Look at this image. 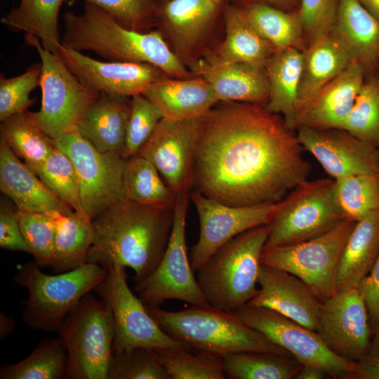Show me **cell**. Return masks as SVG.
<instances>
[{"label": "cell", "mask_w": 379, "mask_h": 379, "mask_svg": "<svg viewBox=\"0 0 379 379\" xmlns=\"http://www.w3.org/2000/svg\"><path fill=\"white\" fill-rule=\"evenodd\" d=\"M145 307L163 331L190 347L222 357L249 351L292 357L286 350L244 324L234 312L210 305H192L180 311L164 310L159 306Z\"/></svg>", "instance_id": "obj_4"}, {"label": "cell", "mask_w": 379, "mask_h": 379, "mask_svg": "<svg viewBox=\"0 0 379 379\" xmlns=\"http://www.w3.org/2000/svg\"><path fill=\"white\" fill-rule=\"evenodd\" d=\"M156 1V24L172 35L182 52L196 45L222 7L211 0Z\"/></svg>", "instance_id": "obj_28"}, {"label": "cell", "mask_w": 379, "mask_h": 379, "mask_svg": "<svg viewBox=\"0 0 379 379\" xmlns=\"http://www.w3.org/2000/svg\"><path fill=\"white\" fill-rule=\"evenodd\" d=\"M359 2L379 20V0H358Z\"/></svg>", "instance_id": "obj_56"}, {"label": "cell", "mask_w": 379, "mask_h": 379, "mask_svg": "<svg viewBox=\"0 0 379 379\" xmlns=\"http://www.w3.org/2000/svg\"><path fill=\"white\" fill-rule=\"evenodd\" d=\"M241 6L251 4H264L285 11H294L299 7L300 0H239Z\"/></svg>", "instance_id": "obj_52"}, {"label": "cell", "mask_w": 379, "mask_h": 379, "mask_svg": "<svg viewBox=\"0 0 379 379\" xmlns=\"http://www.w3.org/2000/svg\"><path fill=\"white\" fill-rule=\"evenodd\" d=\"M57 333L67 352L66 378L109 379L114 321L105 301L91 292L87 293Z\"/></svg>", "instance_id": "obj_7"}, {"label": "cell", "mask_w": 379, "mask_h": 379, "mask_svg": "<svg viewBox=\"0 0 379 379\" xmlns=\"http://www.w3.org/2000/svg\"><path fill=\"white\" fill-rule=\"evenodd\" d=\"M161 112L164 118L187 119L201 117L220 101L203 78L175 79L164 77L144 92Z\"/></svg>", "instance_id": "obj_25"}, {"label": "cell", "mask_w": 379, "mask_h": 379, "mask_svg": "<svg viewBox=\"0 0 379 379\" xmlns=\"http://www.w3.org/2000/svg\"><path fill=\"white\" fill-rule=\"evenodd\" d=\"M100 93L89 106L78 131L95 149L122 156L131 100Z\"/></svg>", "instance_id": "obj_26"}, {"label": "cell", "mask_w": 379, "mask_h": 379, "mask_svg": "<svg viewBox=\"0 0 379 379\" xmlns=\"http://www.w3.org/2000/svg\"><path fill=\"white\" fill-rule=\"evenodd\" d=\"M0 132L1 138L29 168L42 164L55 148L53 140L34 123L28 111L1 121Z\"/></svg>", "instance_id": "obj_38"}, {"label": "cell", "mask_w": 379, "mask_h": 379, "mask_svg": "<svg viewBox=\"0 0 379 379\" xmlns=\"http://www.w3.org/2000/svg\"><path fill=\"white\" fill-rule=\"evenodd\" d=\"M195 75L205 79L220 102L265 105L269 86L265 70L240 62H225L213 55L192 65Z\"/></svg>", "instance_id": "obj_23"}, {"label": "cell", "mask_w": 379, "mask_h": 379, "mask_svg": "<svg viewBox=\"0 0 379 379\" xmlns=\"http://www.w3.org/2000/svg\"><path fill=\"white\" fill-rule=\"evenodd\" d=\"M269 224L248 230L220 247L197 272V280L208 305L234 312L258 291L260 255Z\"/></svg>", "instance_id": "obj_5"}, {"label": "cell", "mask_w": 379, "mask_h": 379, "mask_svg": "<svg viewBox=\"0 0 379 379\" xmlns=\"http://www.w3.org/2000/svg\"><path fill=\"white\" fill-rule=\"evenodd\" d=\"M0 190L20 211L70 213L73 211L58 198L36 173L0 138Z\"/></svg>", "instance_id": "obj_22"}, {"label": "cell", "mask_w": 379, "mask_h": 379, "mask_svg": "<svg viewBox=\"0 0 379 379\" xmlns=\"http://www.w3.org/2000/svg\"><path fill=\"white\" fill-rule=\"evenodd\" d=\"M57 53L83 84L98 93L131 98L143 94L151 84L167 76L150 64L103 62L62 44Z\"/></svg>", "instance_id": "obj_19"}, {"label": "cell", "mask_w": 379, "mask_h": 379, "mask_svg": "<svg viewBox=\"0 0 379 379\" xmlns=\"http://www.w3.org/2000/svg\"><path fill=\"white\" fill-rule=\"evenodd\" d=\"M63 24L61 44L66 47L92 51L109 61L150 64L171 78L193 77L159 31L131 29L90 3H85L81 14L65 13Z\"/></svg>", "instance_id": "obj_3"}, {"label": "cell", "mask_w": 379, "mask_h": 379, "mask_svg": "<svg viewBox=\"0 0 379 379\" xmlns=\"http://www.w3.org/2000/svg\"><path fill=\"white\" fill-rule=\"evenodd\" d=\"M365 359L379 360V320L373 329L369 351Z\"/></svg>", "instance_id": "obj_55"}, {"label": "cell", "mask_w": 379, "mask_h": 379, "mask_svg": "<svg viewBox=\"0 0 379 379\" xmlns=\"http://www.w3.org/2000/svg\"><path fill=\"white\" fill-rule=\"evenodd\" d=\"M357 289L366 304L373 331L379 320V255L371 272L360 282Z\"/></svg>", "instance_id": "obj_50"}, {"label": "cell", "mask_w": 379, "mask_h": 379, "mask_svg": "<svg viewBox=\"0 0 379 379\" xmlns=\"http://www.w3.org/2000/svg\"><path fill=\"white\" fill-rule=\"evenodd\" d=\"M17 211V208L15 210L8 203L1 200L0 206V247L3 249L29 253L28 248L20 228Z\"/></svg>", "instance_id": "obj_49"}, {"label": "cell", "mask_w": 379, "mask_h": 379, "mask_svg": "<svg viewBox=\"0 0 379 379\" xmlns=\"http://www.w3.org/2000/svg\"><path fill=\"white\" fill-rule=\"evenodd\" d=\"M193 202L199 222V235L192 246L190 260L197 272L223 244L252 228L267 225L281 206L282 200L252 206H230L192 190Z\"/></svg>", "instance_id": "obj_15"}, {"label": "cell", "mask_w": 379, "mask_h": 379, "mask_svg": "<svg viewBox=\"0 0 379 379\" xmlns=\"http://www.w3.org/2000/svg\"><path fill=\"white\" fill-rule=\"evenodd\" d=\"M241 6L251 25L275 50L295 48L303 51L305 48L299 8L285 11L264 4Z\"/></svg>", "instance_id": "obj_33"}, {"label": "cell", "mask_w": 379, "mask_h": 379, "mask_svg": "<svg viewBox=\"0 0 379 379\" xmlns=\"http://www.w3.org/2000/svg\"><path fill=\"white\" fill-rule=\"evenodd\" d=\"M340 128L378 148L379 75H366L361 90L348 116Z\"/></svg>", "instance_id": "obj_41"}, {"label": "cell", "mask_w": 379, "mask_h": 379, "mask_svg": "<svg viewBox=\"0 0 379 379\" xmlns=\"http://www.w3.org/2000/svg\"><path fill=\"white\" fill-rule=\"evenodd\" d=\"M366 75L363 67L352 60L298 112L295 128H340L353 107Z\"/></svg>", "instance_id": "obj_21"}, {"label": "cell", "mask_w": 379, "mask_h": 379, "mask_svg": "<svg viewBox=\"0 0 379 379\" xmlns=\"http://www.w3.org/2000/svg\"><path fill=\"white\" fill-rule=\"evenodd\" d=\"M355 223L345 218L328 232L312 239L263 248L260 263L297 276L324 301L336 292L340 262Z\"/></svg>", "instance_id": "obj_10"}, {"label": "cell", "mask_w": 379, "mask_h": 379, "mask_svg": "<svg viewBox=\"0 0 379 379\" xmlns=\"http://www.w3.org/2000/svg\"><path fill=\"white\" fill-rule=\"evenodd\" d=\"M163 118L158 107L145 95L131 97L122 157L128 159L137 155Z\"/></svg>", "instance_id": "obj_43"}, {"label": "cell", "mask_w": 379, "mask_h": 379, "mask_svg": "<svg viewBox=\"0 0 379 379\" xmlns=\"http://www.w3.org/2000/svg\"><path fill=\"white\" fill-rule=\"evenodd\" d=\"M171 379L226 378L222 356L200 350L193 354L185 349H154Z\"/></svg>", "instance_id": "obj_40"}, {"label": "cell", "mask_w": 379, "mask_h": 379, "mask_svg": "<svg viewBox=\"0 0 379 379\" xmlns=\"http://www.w3.org/2000/svg\"><path fill=\"white\" fill-rule=\"evenodd\" d=\"M41 65L30 67L22 74L11 78L0 77V121L27 111L34 103L31 92L40 86Z\"/></svg>", "instance_id": "obj_46"}, {"label": "cell", "mask_w": 379, "mask_h": 379, "mask_svg": "<svg viewBox=\"0 0 379 379\" xmlns=\"http://www.w3.org/2000/svg\"><path fill=\"white\" fill-rule=\"evenodd\" d=\"M321 304V299L301 279L261 263L258 291L246 305L270 308L316 331Z\"/></svg>", "instance_id": "obj_20"}, {"label": "cell", "mask_w": 379, "mask_h": 379, "mask_svg": "<svg viewBox=\"0 0 379 379\" xmlns=\"http://www.w3.org/2000/svg\"><path fill=\"white\" fill-rule=\"evenodd\" d=\"M109 379H171L154 349L138 347L112 352Z\"/></svg>", "instance_id": "obj_45"}, {"label": "cell", "mask_w": 379, "mask_h": 379, "mask_svg": "<svg viewBox=\"0 0 379 379\" xmlns=\"http://www.w3.org/2000/svg\"><path fill=\"white\" fill-rule=\"evenodd\" d=\"M65 0H20L1 19L9 28L25 33V36L38 38L41 45L57 53L61 44L58 30V16Z\"/></svg>", "instance_id": "obj_34"}, {"label": "cell", "mask_w": 379, "mask_h": 379, "mask_svg": "<svg viewBox=\"0 0 379 379\" xmlns=\"http://www.w3.org/2000/svg\"><path fill=\"white\" fill-rule=\"evenodd\" d=\"M174 208H158L126 199L92 220L93 240L88 262L131 268L138 284L157 267L166 248Z\"/></svg>", "instance_id": "obj_2"}, {"label": "cell", "mask_w": 379, "mask_h": 379, "mask_svg": "<svg viewBox=\"0 0 379 379\" xmlns=\"http://www.w3.org/2000/svg\"><path fill=\"white\" fill-rule=\"evenodd\" d=\"M15 319L5 313L0 314V340L8 338L15 330Z\"/></svg>", "instance_id": "obj_54"}, {"label": "cell", "mask_w": 379, "mask_h": 379, "mask_svg": "<svg viewBox=\"0 0 379 379\" xmlns=\"http://www.w3.org/2000/svg\"><path fill=\"white\" fill-rule=\"evenodd\" d=\"M201 117L163 118L138 154L149 160L177 194L193 189V165Z\"/></svg>", "instance_id": "obj_17"}, {"label": "cell", "mask_w": 379, "mask_h": 379, "mask_svg": "<svg viewBox=\"0 0 379 379\" xmlns=\"http://www.w3.org/2000/svg\"><path fill=\"white\" fill-rule=\"evenodd\" d=\"M379 255V210L356 222L340 262L336 292L357 288Z\"/></svg>", "instance_id": "obj_30"}, {"label": "cell", "mask_w": 379, "mask_h": 379, "mask_svg": "<svg viewBox=\"0 0 379 379\" xmlns=\"http://www.w3.org/2000/svg\"><path fill=\"white\" fill-rule=\"evenodd\" d=\"M297 137L303 149L333 180L363 173H379V149L342 128L299 126Z\"/></svg>", "instance_id": "obj_18"}, {"label": "cell", "mask_w": 379, "mask_h": 379, "mask_svg": "<svg viewBox=\"0 0 379 379\" xmlns=\"http://www.w3.org/2000/svg\"><path fill=\"white\" fill-rule=\"evenodd\" d=\"M366 74L376 72L379 64V20L358 0H338L329 32Z\"/></svg>", "instance_id": "obj_24"}, {"label": "cell", "mask_w": 379, "mask_h": 379, "mask_svg": "<svg viewBox=\"0 0 379 379\" xmlns=\"http://www.w3.org/2000/svg\"><path fill=\"white\" fill-rule=\"evenodd\" d=\"M213 3L217 5H222L224 0H211Z\"/></svg>", "instance_id": "obj_57"}, {"label": "cell", "mask_w": 379, "mask_h": 379, "mask_svg": "<svg viewBox=\"0 0 379 379\" xmlns=\"http://www.w3.org/2000/svg\"><path fill=\"white\" fill-rule=\"evenodd\" d=\"M18 219L29 253L40 267H51L53 260L55 226L48 214L18 210Z\"/></svg>", "instance_id": "obj_44"}, {"label": "cell", "mask_w": 379, "mask_h": 379, "mask_svg": "<svg viewBox=\"0 0 379 379\" xmlns=\"http://www.w3.org/2000/svg\"><path fill=\"white\" fill-rule=\"evenodd\" d=\"M352 60L345 48L330 32L321 34L309 43L302 51L297 114Z\"/></svg>", "instance_id": "obj_27"}, {"label": "cell", "mask_w": 379, "mask_h": 379, "mask_svg": "<svg viewBox=\"0 0 379 379\" xmlns=\"http://www.w3.org/2000/svg\"><path fill=\"white\" fill-rule=\"evenodd\" d=\"M25 43L37 51L41 65V105L30 112L34 123L52 140L78 130L89 106L100 93L84 84L68 69L58 53L45 48L35 36Z\"/></svg>", "instance_id": "obj_8"}, {"label": "cell", "mask_w": 379, "mask_h": 379, "mask_svg": "<svg viewBox=\"0 0 379 379\" xmlns=\"http://www.w3.org/2000/svg\"><path fill=\"white\" fill-rule=\"evenodd\" d=\"M77 1L100 7L131 29L148 32L156 24V0H66V3L71 6Z\"/></svg>", "instance_id": "obj_47"}, {"label": "cell", "mask_w": 379, "mask_h": 379, "mask_svg": "<svg viewBox=\"0 0 379 379\" xmlns=\"http://www.w3.org/2000/svg\"><path fill=\"white\" fill-rule=\"evenodd\" d=\"M222 357L226 378L232 379L295 378L302 367L292 357L263 352H240Z\"/></svg>", "instance_id": "obj_37"}, {"label": "cell", "mask_w": 379, "mask_h": 379, "mask_svg": "<svg viewBox=\"0 0 379 379\" xmlns=\"http://www.w3.org/2000/svg\"><path fill=\"white\" fill-rule=\"evenodd\" d=\"M30 168L62 201L75 212L88 216L81 204L74 166L66 154L55 147L42 164Z\"/></svg>", "instance_id": "obj_42"}, {"label": "cell", "mask_w": 379, "mask_h": 379, "mask_svg": "<svg viewBox=\"0 0 379 379\" xmlns=\"http://www.w3.org/2000/svg\"><path fill=\"white\" fill-rule=\"evenodd\" d=\"M55 226L53 260L51 268L55 274L67 272L88 262L93 240L92 220L73 211L68 214L48 213Z\"/></svg>", "instance_id": "obj_32"}, {"label": "cell", "mask_w": 379, "mask_h": 379, "mask_svg": "<svg viewBox=\"0 0 379 379\" xmlns=\"http://www.w3.org/2000/svg\"><path fill=\"white\" fill-rule=\"evenodd\" d=\"M349 378L379 379V360L364 359L362 361H354Z\"/></svg>", "instance_id": "obj_51"}, {"label": "cell", "mask_w": 379, "mask_h": 379, "mask_svg": "<svg viewBox=\"0 0 379 379\" xmlns=\"http://www.w3.org/2000/svg\"><path fill=\"white\" fill-rule=\"evenodd\" d=\"M345 219L335 199L333 179L306 180L283 199L269 224L264 248L295 244L323 235Z\"/></svg>", "instance_id": "obj_9"}, {"label": "cell", "mask_w": 379, "mask_h": 379, "mask_svg": "<svg viewBox=\"0 0 379 379\" xmlns=\"http://www.w3.org/2000/svg\"><path fill=\"white\" fill-rule=\"evenodd\" d=\"M234 312L302 365L320 367L331 378H349L354 361L334 353L315 331L267 307L246 305Z\"/></svg>", "instance_id": "obj_14"}, {"label": "cell", "mask_w": 379, "mask_h": 379, "mask_svg": "<svg viewBox=\"0 0 379 379\" xmlns=\"http://www.w3.org/2000/svg\"><path fill=\"white\" fill-rule=\"evenodd\" d=\"M315 331L331 350L345 359L359 361L367 357L372 328L357 288L337 291L322 301Z\"/></svg>", "instance_id": "obj_16"}, {"label": "cell", "mask_w": 379, "mask_h": 379, "mask_svg": "<svg viewBox=\"0 0 379 379\" xmlns=\"http://www.w3.org/2000/svg\"><path fill=\"white\" fill-rule=\"evenodd\" d=\"M53 142L74 166L81 204L91 220L126 199L124 175L127 159L120 154L98 151L78 130Z\"/></svg>", "instance_id": "obj_13"}, {"label": "cell", "mask_w": 379, "mask_h": 379, "mask_svg": "<svg viewBox=\"0 0 379 379\" xmlns=\"http://www.w3.org/2000/svg\"><path fill=\"white\" fill-rule=\"evenodd\" d=\"M378 149H379V145H378Z\"/></svg>", "instance_id": "obj_59"}, {"label": "cell", "mask_w": 379, "mask_h": 379, "mask_svg": "<svg viewBox=\"0 0 379 379\" xmlns=\"http://www.w3.org/2000/svg\"><path fill=\"white\" fill-rule=\"evenodd\" d=\"M296 131L264 105L219 102L201 117L193 190L236 206L275 203L307 180Z\"/></svg>", "instance_id": "obj_1"}, {"label": "cell", "mask_w": 379, "mask_h": 379, "mask_svg": "<svg viewBox=\"0 0 379 379\" xmlns=\"http://www.w3.org/2000/svg\"><path fill=\"white\" fill-rule=\"evenodd\" d=\"M107 269L105 277L93 291L109 306L113 314L112 352L138 347L188 350L186 343L167 335L149 315L145 305L131 290L125 267L114 265Z\"/></svg>", "instance_id": "obj_11"}, {"label": "cell", "mask_w": 379, "mask_h": 379, "mask_svg": "<svg viewBox=\"0 0 379 379\" xmlns=\"http://www.w3.org/2000/svg\"><path fill=\"white\" fill-rule=\"evenodd\" d=\"M334 191L346 219L357 222L379 210V173L357 174L334 180Z\"/></svg>", "instance_id": "obj_39"}, {"label": "cell", "mask_w": 379, "mask_h": 379, "mask_svg": "<svg viewBox=\"0 0 379 379\" xmlns=\"http://www.w3.org/2000/svg\"><path fill=\"white\" fill-rule=\"evenodd\" d=\"M338 0H300L306 46L318 36L330 32L337 12Z\"/></svg>", "instance_id": "obj_48"}, {"label": "cell", "mask_w": 379, "mask_h": 379, "mask_svg": "<svg viewBox=\"0 0 379 379\" xmlns=\"http://www.w3.org/2000/svg\"><path fill=\"white\" fill-rule=\"evenodd\" d=\"M125 198L141 205L173 208L178 194L164 181L156 167L137 154L126 160L124 175Z\"/></svg>", "instance_id": "obj_35"}, {"label": "cell", "mask_w": 379, "mask_h": 379, "mask_svg": "<svg viewBox=\"0 0 379 379\" xmlns=\"http://www.w3.org/2000/svg\"><path fill=\"white\" fill-rule=\"evenodd\" d=\"M376 72H377V73H378V74L379 75V64H378V68H377Z\"/></svg>", "instance_id": "obj_58"}, {"label": "cell", "mask_w": 379, "mask_h": 379, "mask_svg": "<svg viewBox=\"0 0 379 379\" xmlns=\"http://www.w3.org/2000/svg\"><path fill=\"white\" fill-rule=\"evenodd\" d=\"M161 1H166V0H161Z\"/></svg>", "instance_id": "obj_60"}, {"label": "cell", "mask_w": 379, "mask_h": 379, "mask_svg": "<svg viewBox=\"0 0 379 379\" xmlns=\"http://www.w3.org/2000/svg\"><path fill=\"white\" fill-rule=\"evenodd\" d=\"M190 194H178L164 253L154 270L135 284V291L145 305L160 306L167 300H179L191 305L209 306L194 277L187 251L185 227Z\"/></svg>", "instance_id": "obj_12"}, {"label": "cell", "mask_w": 379, "mask_h": 379, "mask_svg": "<svg viewBox=\"0 0 379 379\" xmlns=\"http://www.w3.org/2000/svg\"><path fill=\"white\" fill-rule=\"evenodd\" d=\"M302 68V51L287 48L276 50L264 69L269 86L265 107L281 116L295 129Z\"/></svg>", "instance_id": "obj_29"}, {"label": "cell", "mask_w": 379, "mask_h": 379, "mask_svg": "<svg viewBox=\"0 0 379 379\" xmlns=\"http://www.w3.org/2000/svg\"><path fill=\"white\" fill-rule=\"evenodd\" d=\"M67 365V352L62 340L46 338L24 359L2 365L0 379L66 378Z\"/></svg>", "instance_id": "obj_36"}, {"label": "cell", "mask_w": 379, "mask_h": 379, "mask_svg": "<svg viewBox=\"0 0 379 379\" xmlns=\"http://www.w3.org/2000/svg\"><path fill=\"white\" fill-rule=\"evenodd\" d=\"M330 378L329 375L321 368L312 365H302L297 373L296 379H324Z\"/></svg>", "instance_id": "obj_53"}, {"label": "cell", "mask_w": 379, "mask_h": 379, "mask_svg": "<svg viewBox=\"0 0 379 379\" xmlns=\"http://www.w3.org/2000/svg\"><path fill=\"white\" fill-rule=\"evenodd\" d=\"M225 38L217 53V59L232 62L244 63L264 70L276 51L251 25L241 6L225 7Z\"/></svg>", "instance_id": "obj_31"}, {"label": "cell", "mask_w": 379, "mask_h": 379, "mask_svg": "<svg viewBox=\"0 0 379 379\" xmlns=\"http://www.w3.org/2000/svg\"><path fill=\"white\" fill-rule=\"evenodd\" d=\"M107 269L87 262L67 272L46 274L34 262L18 267L14 282L28 291L23 322L46 333L58 332L69 312L105 277Z\"/></svg>", "instance_id": "obj_6"}]
</instances>
